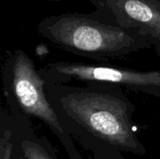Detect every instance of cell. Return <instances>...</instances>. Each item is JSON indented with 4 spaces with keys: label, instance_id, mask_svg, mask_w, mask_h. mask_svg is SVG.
<instances>
[{
    "label": "cell",
    "instance_id": "4",
    "mask_svg": "<svg viewBox=\"0 0 160 159\" xmlns=\"http://www.w3.org/2000/svg\"><path fill=\"white\" fill-rule=\"evenodd\" d=\"M47 83L65 84L72 82L89 84L102 83L132 92H138L160 99V68L140 71L101 64L81 62H52L38 68Z\"/></svg>",
    "mask_w": 160,
    "mask_h": 159
},
{
    "label": "cell",
    "instance_id": "8",
    "mask_svg": "<svg viewBox=\"0 0 160 159\" xmlns=\"http://www.w3.org/2000/svg\"><path fill=\"white\" fill-rule=\"evenodd\" d=\"M92 154L94 159H125L121 152L115 149H101Z\"/></svg>",
    "mask_w": 160,
    "mask_h": 159
},
{
    "label": "cell",
    "instance_id": "6",
    "mask_svg": "<svg viewBox=\"0 0 160 159\" xmlns=\"http://www.w3.org/2000/svg\"><path fill=\"white\" fill-rule=\"evenodd\" d=\"M13 121L18 131L19 159H59L51 142L34 133L29 120L13 118Z\"/></svg>",
    "mask_w": 160,
    "mask_h": 159
},
{
    "label": "cell",
    "instance_id": "5",
    "mask_svg": "<svg viewBox=\"0 0 160 159\" xmlns=\"http://www.w3.org/2000/svg\"><path fill=\"white\" fill-rule=\"evenodd\" d=\"M86 1L92 13L104 22L142 36L160 55V0H69Z\"/></svg>",
    "mask_w": 160,
    "mask_h": 159
},
{
    "label": "cell",
    "instance_id": "2",
    "mask_svg": "<svg viewBox=\"0 0 160 159\" xmlns=\"http://www.w3.org/2000/svg\"><path fill=\"white\" fill-rule=\"evenodd\" d=\"M37 31L55 47L96 61L152 48L140 34L104 22L92 12L47 16L38 23Z\"/></svg>",
    "mask_w": 160,
    "mask_h": 159
},
{
    "label": "cell",
    "instance_id": "1",
    "mask_svg": "<svg viewBox=\"0 0 160 159\" xmlns=\"http://www.w3.org/2000/svg\"><path fill=\"white\" fill-rule=\"evenodd\" d=\"M46 94L62 125L86 150L115 149L137 156L147 154L133 125L135 105L122 88L89 83H45Z\"/></svg>",
    "mask_w": 160,
    "mask_h": 159
},
{
    "label": "cell",
    "instance_id": "3",
    "mask_svg": "<svg viewBox=\"0 0 160 159\" xmlns=\"http://www.w3.org/2000/svg\"><path fill=\"white\" fill-rule=\"evenodd\" d=\"M2 82L13 118L40 121L61 142L68 159H82L47 97L45 80L24 51L7 52L2 66Z\"/></svg>",
    "mask_w": 160,
    "mask_h": 159
},
{
    "label": "cell",
    "instance_id": "7",
    "mask_svg": "<svg viewBox=\"0 0 160 159\" xmlns=\"http://www.w3.org/2000/svg\"><path fill=\"white\" fill-rule=\"evenodd\" d=\"M13 130L12 127L2 126L0 137V159H11V155L14 148L13 143Z\"/></svg>",
    "mask_w": 160,
    "mask_h": 159
}]
</instances>
